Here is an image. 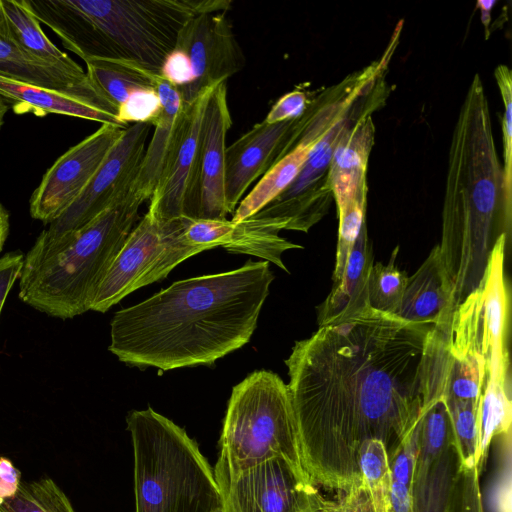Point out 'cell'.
I'll return each instance as SVG.
<instances>
[{
  "label": "cell",
  "mask_w": 512,
  "mask_h": 512,
  "mask_svg": "<svg viewBox=\"0 0 512 512\" xmlns=\"http://www.w3.org/2000/svg\"><path fill=\"white\" fill-rule=\"evenodd\" d=\"M447 330L367 305L295 343L285 360L287 385L315 486L349 491L361 482L362 443L378 439L390 457L444 394Z\"/></svg>",
  "instance_id": "1"
},
{
  "label": "cell",
  "mask_w": 512,
  "mask_h": 512,
  "mask_svg": "<svg viewBox=\"0 0 512 512\" xmlns=\"http://www.w3.org/2000/svg\"><path fill=\"white\" fill-rule=\"evenodd\" d=\"M273 280L268 261L249 260L176 281L114 314L109 351L139 368L211 365L249 342Z\"/></svg>",
  "instance_id": "2"
},
{
  "label": "cell",
  "mask_w": 512,
  "mask_h": 512,
  "mask_svg": "<svg viewBox=\"0 0 512 512\" xmlns=\"http://www.w3.org/2000/svg\"><path fill=\"white\" fill-rule=\"evenodd\" d=\"M479 76L469 89L450 150L438 247L453 312L482 283L492 251L510 231L511 198L504 189Z\"/></svg>",
  "instance_id": "3"
},
{
  "label": "cell",
  "mask_w": 512,
  "mask_h": 512,
  "mask_svg": "<svg viewBox=\"0 0 512 512\" xmlns=\"http://www.w3.org/2000/svg\"><path fill=\"white\" fill-rule=\"evenodd\" d=\"M80 58L118 60L159 74L191 18L227 12L231 0H23Z\"/></svg>",
  "instance_id": "4"
},
{
  "label": "cell",
  "mask_w": 512,
  "mask_h": 512,
  "mask_svg": "<svg viewBox=\"0 0 512 512\" xmlns=\"http://www.w3.org/2000/svg\"><path fill=\"white\" fill-rule=\"evenodd\" d=\"M135 512H213L223 504L214 469L198 444L172 420L133 410Z\"/></svg>",
  "instance_id": "5"
},
{
  "label": "cell",
  "mask_w": 512,
  "mask_h": 512,
  "mask_svg": "<svg viewBox=\"0 0 512 512\" xmlns=\"http://www.w3.org/2000/svg\"><path fill=\"white\" fill-rule=\"evenodd\" d=\"M143 202L130 190L76 232L60 253L21 275L20 299L61 319L90 310L94 294L134 228Z\"/></svg>",
  "instance_id": "6"
},
{
  "label": "cell",
  "mask_w": 512,
  "mask_h": 512,
  "mask_svg": "<svg viewBox=\"0 0 512 512\" xmlns=\"http://www.w3.org/2000/svg\"><path fill=\"white\" fill-rule=\"evenodd\" d=\"M272 458L285 460L310 480L288 385L277 374L258 370L232 389L213 469L231 477Z\"/></svg>",
  "instance_id": "7"
},
{
  "label": "cell",
  "mask_w": 512,
  "mask_h": 512,
  "mask_svg": "<svg viewBox=\"0 0 512 512\" xmlns=\"http://www.w3.org/2000/svg\"><path fill=\"white\" fill-rule=\"evenodd\" d=\"M151 127L150 123H136L124 129L81 194L40 233L24 257L21 275L31 273L60 253L76 232L131 190Z\"/></svg>",
  "instance_id": "8"
},
{
  "label": "cell",
  "mask_w": 512,
  "mask_h": 512,
  "mask_svg": "<svg viewBox=\"0 0 512 512\" xmlns=\"http://www.w3.org/2000/svg\"><path fill=\"white\" fill-rule=\"evenodd\" d=\"M125 128L102 124L61 155L30 198L31 217L44 224L58 218L90 182Z\"/></svg>",
  "instance_id": "9"
},
{
  "label": "cell",
  "mask_w": 512,
  "mask_h": 512,
  "mask_svg": "<svg viewBox=\"0 0 512 512\" xmlns=\"http://www.w3.org/2000/svg\"><path fill=\"white\" fill-rule=\"evenodd\" d=\"M227 12H209L188 20L180 30L175 48L188 57L193 80L179 91L189 104L207 89L226 82L245 66Z\"/></svg>",
  "instance_id": "10"
},
{
  "label": "cell",
  "mask_w": 512,
  "mask_h": 512,
  "mask_svg": "<svg viewBox=\"0 0 512 512\" xmlns=\"http://www.w3.org/2000/svg\"><path fill=\"white\" fill-rule=\"evenodd\" d=\"M214 87V86H213ZM184 103L178 138L147 213L160 221L196 219L199 147L203 115L212 88Z\"/></svg>",
  "instance_id": "11"
},
{
  "label": "cell",
  "mask_w": 512,
  "mask_h": 512,
  "mask_svg": "<svg viewBox=\"0 0 512 512\" xmlns=\"http://www.w3.org/2000/svg\"><path fill=\"white\" fill-rule=\"evenodd\" d=\"M187 220L160 221L146 213L128 235L99 284L90 310L106 312L131 292L151 284V276L165 246Z\"/></svg>",
  "instance_id": "12"
},
{
  "label": "cell",
  "mask_w": 512,
  "mask_h": 512,
  "mask_svg": "<svg viewBox=\"0 0 512 512\" xmlns=\"http://www.w3.org/2000/svg\"><path fill=\"white\" fill-rule=\"evenodd\" d=\"M215 477L226 512H310L309 488L280 458L235 476Z\"/></svg>",
  "instance_id": "13"
},
{
  "label": "cell",
  "mask_w": 512,
  "mask_h": 512,
  "mask_svg": "<svg viewBox=\"0 0 512 512\" xmlns=\"http://www.w3.org/2000/svg\"><path fill=\"white\" fill-rule=\"evenodd\" d=\"M232 125L227 85H215L208 97L200 134L196 219H226V135Z\"/></svg>",
  "instance_id": "14"
},
{
  "label": "cell",
  "mask_w": 512,
  "mask_h": 512,
  "mask_svg": "<svg viewBox=\"0 0 512 512\" xmlns=\"http://www.w3.org/2000/svg\"><path fill=\"white\" fill-rule=\"evenodd\" d=\"M297 119L255 124L225 151V200L233 213L249 186L278 160Z\"/></svg>",
  "instance_id": "15"
},
{
  "label": "cell",
  "mask_w": 512,
  "mask_h": 512,
  "mask_svg": "<svg viewBox=\"0 0 512 512\" xmlns=\"http://www.w3.org/2000/svg\"><path fill=\"white\" fill-rule=\"evenodd\" d=\"M0 76L69 96L117 117L109 103L89 80L86 72L74 74L21 52L0 37Z\"/></svg>",
  "instance_id": "16"
},
{
  "label": "cell",
  "mask_w": 512,
  "mask_h": 512,
  "mask_svg": "<svg viewBox=\"0 0 512 512\" xmlns=\"http://www.w3.org/2000/svg\"><path fill=\"white\" fill-rule=\"evenodd\" d=\"M154 88L160 99V112L152 122L154 132L146 147L131 190L144 202L157 188L175 147L184 102L179 90L159 74L153 73Z\"/></svg>",
  "instance_id": "17"
},
{
  "label": "cell",
  "mask_w": 512,
  "mask_h": 512,
  "mask_svg": "<svg viewBox=\"0 0 512 512\" xmlns=\"http://www.w3.org/2000/svg\"><path fill=\"white\" fill-rule=\"evenodd\" d=\"M184 238L192 245L205 250L222 246L230 253L249 254L272 262L287 271L282 261L284 251L302 246L294 244L278 233L251 230L243 222L231 220H188L183 230Z\"/></svg>",
  "instance_id": "18"
},
{
  "label": "cell",
  "mask_w": 512,
  "mask_h": 512,
  "mask_svg": "<svg viewBox=\"0 0 512 512\" xmlns=\"http://www.w3.org/2000/svg\"><path fill=\"white\" fill-rule=\"evenodd\" d=\"M375 128L370 114L347 126L339 137L328 167V184L338 212L368 191L366 171Z\"/></svg>",
  "instance_id": "19"
},
{
  "label": "cell",
  "mask_w": 512,
  "mask_h": 512,
  "mask_svg": "<svg viewBox=\"0 0 512 512\" xmlns=\"http://www.w3.org/2000/svg\"><path fill=\"white\" fill-rule=\"evenodd\" d=\"M452 314V292L435 246L418 270L407 278L394 315L414 324L448 326Z\"/></svg>",
  "instance_id": "20"
},
{
  "label": "cell",
  "mask_w": 512,
  "mask_h": 512,
  "mask_svg": "<svg viewBox=\"0 0 512 512\" xmlns=\"http://www.w3.org/2000/svg\"><path fill=\"white\" fill-rule=\"evenodd\" d=\"M0 37L21 52L54 67L74 74L85 73L80 65L48 39L23 0H0Z\"/></svg>",
  "instance_id": "21"
},
{
  "label": "cell",
  "mask_w": 512,
  "mask_h": 512,
  "mask_svg": "<svg viewBox=\"0 0 512 512\" xmlns=\"http://www.w3.org/2000/svg\"><path fill=\"white\" fill-rule=\"evenodd\" d=\"M365 223L348 255L340 281L319 308V325L345 317L368 305L367 282L372 267Z\"/></svg>",
  "instance_id": "22"
},
{
  "label": "cell",
  "mask_w": 512,
  "mask_h": 512,
  "mask_svg": "<svg viewBox=\"0 0 512 512\" xmlns=\"http://www.w3.org/2000/svg\"><path fill=\"white\" fill-rule=\"evenodd\" d=\"M0 96L12 103L15 113L37 116L61 114L123 127L117 117L58 92L0 76ZM125 128V127H123Z\"/></svg>",
  "instance_id": "23"
},
{
  "label": "cell",
  "mask_w": 512,
  "mask_h": 512,
  "mask_svg": "<svg viewBox=\"0 0 512 512\" xmlns=\"http://www.w3.org/2000/svg\"><path fill=\"white\" fill-rule=\"evenodd\" d=\"M511 423L512 404L509 370H489L479 407L477 468L480 474L486 464L492 441L511 433Z\"/></svg>",
  "instance_id": "24"
},
{
  "label": "cell",
  "mask_w": 512,
  "mask_h": 512,
  "mask_svg": "<svg viewBox=\"0 0 512 512\" xmlns=\"http://www.w3.org/2000/svg\"><path fill=\"white\" fill-rule=\"evenodd\" d=\"M459 470L458 454L452 443L426 475L413 479L411 512H449Z\"/></svg>",
  "instance_id": "25"
},
{
  "label": "cell",
  "mask_w": 512,
  "mask_h": 512,
  "mask_svg": "<svg viewBox=\"0 0 512 512\" xmlns=\"http://www.w3.org/2000/svg\"><path fill=\"white\" fill-rule=\"evenodd\" d=\"M84 62L91 83L117 110L133 92L154 87V72L137 64L94 58Z\"/></svg>",
  "instance_id": "26"
},
{
  "label": "cell",
  "mask_w": 512,
  "mask_h": 512,
  "mask_svg": "<svg viewBox=\"0 0 512 512\" xmlns=\"http://www.w3.org/2000/svg\"><path fill=\"white\" fill-rule=\"evenodd\" d=\"M452 443L450 416L441 395L419 420V450L413 479L426 475L434 461Z\"/></svg>",
  "instance_id": "27"
},
{
  "label": "cell",
  "mask_w": 512,
  "mask_h": 512,
  "mask_svg": "<svg viewBox=\"0 0 512 512\" xmlns=\"http://www.w3.org/2000/svg\"><path fill=\"white\" fill-rule=\"evenodd\" d=\"M357 465L375 512H384L389 505L391 471L389 457L382 441L370 439L358 451Z\"/></svg>",
  "instance_id": "28"
},
{
  "label": "cell",
  "mask_w": 512,
  "mask_h": 512,
  "mask_svg": "<svg viewBox=\"0 0 512 512\" xmlns=\"http://www.w3.org/2000/svg\"><path fill=\"white\" fill-rule=\"evenodd\" d=\"M0 508L4 512H76L65 492L50 477L21 481L15 496Z\"/></svg>",
  "instance_id": "29"
},
{
  "label": "cell",
  "mask_w": 512,
  "mask_h": 512,
  "mask_svg": "<svg viewBox=\"0 0 512 512\" xmlns=\"http://www.w3.org/2000/svg\"><path fill=\"white\" fill-rule=\"evenodd\" d=\"M444 396V395H443ZM460 469L477 467L480 403L446 398Z\"/></svg>",
  "instance_id": "30"
},
{
  "label": "cell",
  "mask_w": 512,
  "mask_h": 512,
  "mask_svg": "<svg viewBox=\"0 0 512 512\" xmlns=\"http://www.w3.org/2000/svg\"><path fill=\"white\" fill-rule=\"evenodd\" d=\"M397 248L387 265H372L367 282V303L378 311L394 314L407 282L406 274L395 266Z\"/></svg>",
  "instance_id": "31"
},
{
  "label": "cell",
  "mask_w": 512,
  "mask_h": 512,
  "mask_svg": "<svg viewBox=\"0 0 512 512\" xmlns=\"http://www.w3.org/2000/svg\"><path fill=\"white\" fill-rule=\"evenodd\" d=\"M366 199L367 192H364L339 212L336 262L332 277L333 285L340 281L348 255L365 223Z\"/></svg>",
  "instance_id": "32"
},
{
  "label": "cell",
  "mask_w": 512,
  "mask_h": 512,
  "mask_svg": "<svg viewBox=\"0 0 512 512\" xmlns=\"http://www.w3.org/2000/svg\"><path fill=\"white\" fill-rule=\"evenodd\" d=\"M161 104L154 87L133 92L117 110V120L123 126L128 123H150L158 116Z\"/></svg>",
  "instance_id": "33"
},
{
  "label": "cell",
  "mask_w": 512,
  "mask_h": 512,
  "mask_svg": "<svg viewBox=\"0 0 512 512\" xmlns=\"http://www.w3.org/2000/svg\"><path fill=\"white\" fill-rule=\"evenodd\" d=\"M495 77L504 102L505 112L502 120L503 144H504V167L503 179L505 192L511 195L512 175V86L511 71L505 65H500L495 70Z\"/></svg>",
  "instance_id": "34"
},
{
  "label": "cell",
  "mask_w": 512,
  "mask_h": 512,
  "mask_svg": "<svg viewBox=\"0 0 512 512\" xmlns=\"http://www.w3.org/2000/svg\"><path fill=\"white\" fill-rule=\"evenodd\" d=\"M449 512H485L476 466L459 470Z\"/></svg>",
  "instance_id": "35"
},
{
  "label": "cell",
  "mask_w": 512,
  "mask_h": 512,
  "mask_svg": "<svg viewBox=\"0 0 512 512\" xmlns=\"http://www.w3.org/2000/svg\"><path fill=\"white\" fill-rule=\"evenodd\" d=\"M418 450L419 421L389 457L391 480L412 489Z\"/></svg>",
  "instance_id": "36"
},
{
  "label": "cell",
  "mask_w": 512,
  "mask_h": 512,
  "mask_svg": "<svg viewBox=\"0 0 512 512\" xmlns=\"http://www.w3.org/2000/svg\"><path fill=\"white\" fill-rule=\"evenodd\" d=\"M309 100L304 91L295 89L283 95L270 109L264 121L269 124L294 120L303 115Z\"/></svg>",
  "instance_id": "37"
},
{
  "label": "cell",
  "mask_w": 512,
  "mask_h": 512,
  "mask_svg": "<svg viewBox=\"0 0 512 512\" xmlns=\"http://www.w3.org/2000/svg\"><path fill=\"white\" fill-rule=\"evenodd\" d=\"M159 75L179 91L188 87L192 80V70L187 55L174 48L164 60Z\"/></svg>",
  "instance_id": "38"
},
{
  "label": "cell",
  "mask_w": 512,
  "mask_h": 512,
  "mask_svg": "<svg viewBox=\"0 0 512 512\" xmlns=\"http://www.w3.org/2000/svg\"><path fill=\"white\" fill-rule=\"evenodd\" d=\"M23 264L24 256L19 252H10L0 258V313L9 291L20 278Z\"/></svg>",
  "instance_id": "39"
},
{
  "label": "cell",
  "mask_w": 512,
  "mask_h": 512,
  "mask_svg": "<svg viewBox=\"0 0 512 512\" xmlns=\"http://www.w3.org/2000/svg\"><path fill=\"white\" fill-rule=\"evenodd\" d=\"M21 472L6 457H0V506L17 493L21 484Z\"/></svg>",
  "instance_id": "40"
},
{
  "label": "cell",
  "mask_w": 512,
  "mask_h": 512,
  "mask_svg": "<svg viewBox=\"0 0 512 512\" xmlns=\"http://www.w3.org/2000/svg\"><path fill=\"white\" fill-rule=\"evenodd\" d=\"M342 501L341 512H375L370 494L361 480L345 493H339Z\"/></svg>",
  "instance_id": "41"
},
{
  "label": "cell",
  "mask_w": 512,
  "mask_h": 512,
  "mask_svg": "<svg viewBox=\"0 0 512 512\" xmlns=\"http://www.w3.org/2000/svg\"><path fill=\"white\" fill-rule=\"evenodd\" d=\"M389 505L391 512H411L412 489L391 480Z\"/></svg>",
  "instance_id": "42"
},
{
  "label": "cell",
  "mask_w": 512,
  "mask_h": 512,
  "mask_svg": "<svg viewBox=\"0 0 512 512\" xmlns=\"http://www.w3.org/2000/svg\"><path fill=\"white\" fill-rule=\"evenodd\" d=\"M9 233V214L0 203V252L4 246Z\"/></svg>",
  "instance_id": "43"
},
{
  "label": "cell",
  "mask_w": 512,
  "mask_h": 512,
  "mask_svg": "<svg viewBox=\"0 0 512 512\" xmlns=\"http://www.w3.org/2000/svg\"><path fill=\"white\" fill-rule=\"evenodd\" d=\"M477 4L481 8L482 22L487 31V27L490 22V11H491L492 6L495 4V1H478Z\"/></svg>",
  "instance_id": "44"
},
{
  "label": "cell",
  "mask_w": 512,
  "mask_h": 512,
  "mask_svg": "<svg viewBox=\"0 0 512 512\" xmlns=\"http://www.w3.org/2000/svg\"><path fill=\"white\" fill-rule=\"evenodd\" d=\"M8 102L0 96V130L4 124V117L8 112Z\"/></svg>",
  "instance_id": "45"
},
{
  "label": "cell",
  "mask_w": 512,
  "mask_h": 512,
  "mask_svg": "<svg viewBox=\"0 0 512 512\" xmlns=\"http://www.w3.org/2000/svg\"><path fill=\"white\" fill-rule=\"evenodd\" d=\"M213 512H226V510H225L224 505L222 504V506H220L219 508H217V509H216V510H214Z\"/></svg>",
  "instance_id": "46"
},
{
  "label": "cell",
  "mask_w": 512,
  "mask_h": 512,
  "mask_svg": "<svg viewBox=\"0 0 512 512\" xmlns=\"http://www.w3.org/2000/svg\"><path fill=\"white\" fill-rule=\"evenodd\" d=\"M384 512H391L390 505H388Z\"/></svg>",
  "instance_id": "47"
},
{
  "label": "cell",
  "mask_w": 512,
  "mask_h": 512,
  "mask_svg": "<svg viewBox=\"0 0 512 512\" xmlns=\"http://www.w3.org/2000/svg\"><path fill=\"white\" fill-rule=\"evenodd\" d=\"M0 512H4V511L0 508Z\"/></svg>",
  "instance_id": "48"
}]
</instances>
